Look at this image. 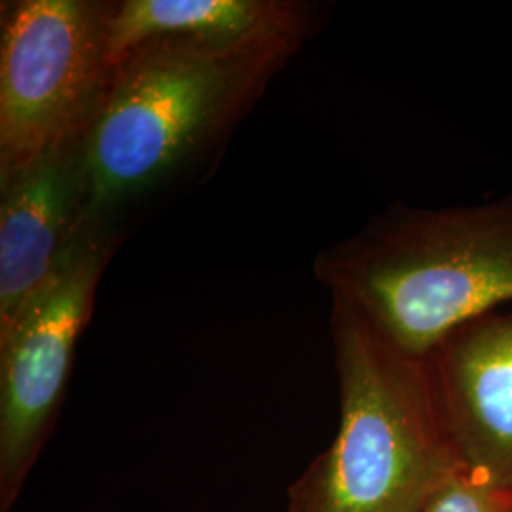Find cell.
<instances>
[{"mask_svg": "<svg viewBox=\"0 0 512 512\" xmlns=\"http://www.w3.org/2000/svg\"><path fill=\"white\" fill-rule=\"evenodd\" d=\"M315 279L385 338L427 357L512 302V194L452 207L395 203L323 249Z\"/></svg>", "mask_w": 512, "mask_h": 512, "instance_id": "cell-2", "label": "cell"}, {"mask_svg": "<svg viewBox=\"0 0 512 512\" xmlns=\"http://www.w3.org/2000/svg\"><path fill=\"white\" fill-rule=\"evenodd\" d=\"M421 512H512V495L461 471Z\"/></svg>", "mask_w": 512, "mask_h": 512, "instance_id": "cell-9", "label": "cell"}, {"mask_svg": "<svg viewBox=\"0 0 512 512\" xmlns=\"http://www.w3.org/2000/svg\"><path fill=\"white\" fill-rule=\"evenodd\" d=\"M315 25V8L293 0H120L110 10L112 65L131 48L152 38L224 40H306Z\"/></svg>", "mask_w": 512, "mask_h": 512, "instance_id": "cell-8", "label": "cell"}, {"mask_svg": "<svg viewBox=\"0 0 512 512\" xmlns=\"http://www.w3.org/2000/svg\"><path fill=\"white\" fill-rule=\"evenodd\" d=\"M118 239H86L54 285L0 334V512H10L54 427L78 338Z\"/></svg>", "mask_w": 512, "mask_h": 512, "instance_id": "cell-5", "label": "cell"}, {"mask_svg": "<svg viewBox=\"0 0 512 512\" xmlns=\"http://www.w3.org/2000/svg\"><path fill=\"white\" fill-rule=\"evenodd\" d=\"M425 359L461 469L512 495V311L463 323Z\"/></svg>", "mask_w": 512, "mask_h": 512, "instance_id": "cell-6", "label": "cell"}, {"mask_svg": "<svg viewBox=\"0 0 512 512\" xmlns=\"http://www.w3.org/2000/svg\"><path fill=\"white\" fill-rule=\"evenodd\" d=\"M340 425L289 490V512H421L463 469L425 357L332 298Z\"/></svg>", "mask_w": 512, "mask_h": 512, "instance_id": "cell-3", "label": "cell"}, {"mask_svg": "<svg viewBox=\"0 0 512 512\" xmlns=\"http://www.w3.org/2000/svg\"><path fill=\"white\" fill-rule=\"evenodd\" d=\"M86 239L76 148L0 184V334L54 285Z\"/></svg>", "mask_w": 512, "mask_h": 512, "instance_id": "cell-7", "label": "cell"}, {"mask_svg": "<svg viewBox=\"0 0 512 512\" xmlns=\"http://www.w3.org/2000/svg\"><path fill=\"white\" fill-rule=\"evenodd\" d=\"M112 2L2 4L0 184L80 145L109 92Z\"/></svg>", "mask_w": 512, "mask_h": 512, "instance_id": "cell-4", "label": "cell"}, {"mask_svg": "<svg viewBox=\"0 0 512 512\" xmlns=\"http://www.w3.org/2000/svg\"><path fill=\"white\" fill-rule=\"evenodd\" d=\"M302 40H147L114 63L76 147L84 238L124 241L126 224L219 158Z\"/></svg>", "mask_w": 512, "mask_h": 512, "instance_id": "cell-1", "label": "cell"}]
</instances>
